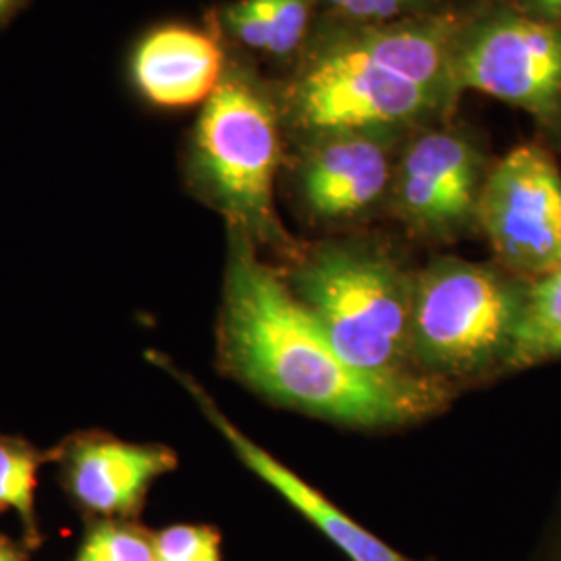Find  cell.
I'll return each instance as SVG.
<instances>
[{
  "instance_id": "7402d4cb",
  "label": "cell",
  "mask_w": 561,
  "mask_h": 561,
  "mask_svg": "<svg viewBox=\"0 0 561 561\" xmlns=\"http://www.w3.org/2000/svg\"><path fill=\"white\" fill-rule=\"evenodd\" d=\"M27 2L30 0H0V27L13 20L23 7H27Z\"/></svg>"
},
{
  "instance_id": "4fadbf2b",
  "label": "cell",
  "mask_w": 561,
  "mask_h": 561,
  "mask_svg": "<svg viewBox=\"0 0 561 561\" xmlns=\"http://www.w3.org/2000/svg\"><path fill=\"white\" fill-rule=\"evenodd\" d=\"M329 20L345 41L389 73L439 94L451 106L458 101L451 88V42L458 27L456 13L437 11L385 23Z\"/></svg>"
},
{
  "instance_id": "44dd1931",
  "label": "cell",
  "mask_w": 561,
  "mask_h": 561,
  "mask_svg": "<svg viewBox=\"0 0 561 561\" xmlns=\"http://www.w3.org/2000/svg\"><path fill=\"white\" fill-rule=\"evenodd\" d=\"M537 561H561V514L560 518L553 524V528L547 537V542H545V549H542Z\"/></svg>"
},
{
  "instance_id": "e0dca14e",
  "label": "cell",
  "mask_w": 561,
  "mask_h": 561,
  "mask_svg": "<svg viewBox=\"0 0 561 561\" xmlns=\"http://www.w3.org/2000/svg\"><path fill=\"white\" fill-rule=\"evenodd\" d=\"M317 4L319 0H271V38L266 57L294 62L314 27Z\"/></svg>"
},
{
  "instance_id": "ffe728a7",
  "label": "cell",
  "mask_w": 561,
  "mask_h": 561,
  "mask_svg": "<svg viewBox=\"0 0 561 561\" xmlns=\"http://www.w3.org/2000/svg\"><path fill=\"white\" fill-rule=\"evenodd\" d=\"M526 13L547 21H561V0H514Z\"/></svg>"
},
{
  "instance_id": "ba28073f",
  "label": "cell",
  "mask_w": 561,
  "mask_h": 561,
  "mask_svg": "<svg viewBox=\"0 0 561 561\" xmlns=\"http://www.w3.org/2000/svg\"><path fill=\"white\" fill-rule=\"evenodd\" d=\"M477 221L507 273L537 280L560 268L561 171L553 154L533 141L493 162Z\"/></svg>"
},
{
  "instance_id": "52a82bcc",
  "label": "cell",
  "mask_w": 561,
  "mask_h": 561,
  "mask_svg": "<svg viewBox=\"0 0 561 561\" xmlns=\"http://www.w3.org/2000/svg\"><path fill=\"white\" fill-rule=\"evenodd\" d=\"M491 162L472 134L447 119L401 144L385 213L424 243H454L479 231V202Z\"/></svg>"
},
{
  "instance_id": "6da1fadb",
  "label": "cell",
  "mask_w": 561,
  "mask_h": 561,
  "mask_svg": "<svg viewBox=\"0 0 561 561\" xmlns=\"http://www.w3.org/2000/svg\"><path fill=\"white\" fill-rule=\"evenodd\" d=\"M217 364L262 400L362 431L437 416L454 391L428 379L385 381L350 366L294 298L279 266L227 227Z\"/></svg>"
},
{
  "instance_id": "d6986e66",
  "label": "cell",
  "mask_w": 561,
  "mask_h": 561,
  "mask_svg": "<svg viewBox=\"0 0 561 561\" xmlns=\"http://www.w3.org/2000/svg\"><path fill=\"white\" fill-rule=\"evenodd\" d=\"M329 18L350 23H385L439 11V0H319Z\"/></svg>"
},
{
  "instance_id": "30bf717a",
  "label": "cell",
  "mask_w": 561,
  "mask_h": 561,
  "mask_svg": "<svg viewBox=\"0 0 561 561\" xmlns=\"http://www.w3.org/2000/svg\"><path fill=\"white\" fill-rule=\"evenodd\" d=\"M148 360L157 364L167 375H171L187 396L194 400L202 416L210 422L221 435L241 463L254 472L262 482H266L277 495L289 503L304 520L312 524L327 541L337 547L350 561H422L414 560L391 545L379 539L375 533L364 528L360 522L345 514L340 505L331 502L324 493L310 482L304 481L289 466L277 460L271 451H266L259 443L252 442L238 424L229 421V416L210 398V393L196 381L192 375L181 370L178 364L167 356L148 352Z\"/></svg>"
},
{
  "instance_id": "8fae6325",
  "label": "cell",
  "mask_w": 561,
  "mask_h": 561,
  "mask_svg": "<svg viewBox=\"0 0 561 561\" xmlns=\"http://www.w3.org/2000/svg\"><path fill=\"white\" fill-rule=\"evenodd\" d=\"M53 456L69 495L106 518L138 514L152 482L178 468L175 451L164 445L119 442L101 433L71 437Z\"/></svg>"
},
{
  "instance_id": "277c9868",
  "label": "cell",
  "mask_w": 561,
  "mask_h": 561,
  "mask_svg": "<svg viewBox=\"0 0 561 561\" xmlns=\"http://www.w3.org/2000/svg\"><path fill=\"white\" fill-rule=\"evenodd\" d=\"M528 280L497 262L439 256L416 271L410 356L449 391L510 373Z\"/></svg>"
},
{
  "instance_id": "ac0fdd59",
  "label": "cell",
  "mask_w": 561,
  "mask_h": 561,
  "mask_svg": "<svg viewBox=\"0 0 561 561\" xmlns=\"http://www.w3.org/2000/svg\"><path fill=\"white\" fill-rule=\"evenodd\" d=\"M157 561H222L221 533L206 524H175L154 535Z\"/></svg>"
},
{
  "instance_id": "3957f363",
  "label": "cell",
  "mask_w": 561,
  "mask_h": 561,
  "mask_svg": "<svg viewBox=\"0 0 561 561\" xmlns=\"http://www.w3.org/2000/svg\"><path fill=\"white\" fill-rule=\"evenodd\" d=\"M285 164V131L275 85L231 53L213 96L202 104L183 154L192 196L227 227L271 252L277 266L294 261L301 243L280 222L275 183Z\"/></svg>"
},
{
  "instance_id": "603a6c76",
  "label": "cell",
  "mask_w": 561,
  "mask_h": 561,
  "mask_svg": "<svg viewBox=\"0 0 561 561\" xmlns=\"http://www.w3.org/2000/svg\"><path fill=\"white\" fill-rule=\"evenodd\" d=\"M0 561H21L20 553L13 547L0 542Z\"/></svg>"
},
{
  "instance_id": "7a4b0ae2",
  "label": "cell",
  "mask_w": 561,
  "mask_h": 561,
  "mask_svg": "<svg viewBox=\"0 0 561 561\" xmlns=\"http://www.w3.org/2000/svg\"><path fill=\"white\" fill-rule=\"evenodd\" d=\"M294 298L343 360L385 381L424 379L412 364L416 271L373 233L345 231L301 243L279 266Z\"/></svg>"
},
{
  "instance_id": "5b68a950",
  "label": "cell",
  "mask_w": 561,
  "mask_h": 561,
  "mask_svg": "<svg viewBox=\"0 0 561 561\" xmlns=\"http://www.w3.org/2000/svg\"><path fill=\"white\" fill-rule=\"evenodd\" d=\"M275 96L291 146L347 134L408 138L451 115L443 96L379 67L331 20L314 23Z\"/></svg>"
},
{
  "instance_id": "8992f818",
  "label": "cell",
  "mask_w": 561,
  "mask_h": 561,
  "mask_svg": "<svg viewBox=\"0 0 561 561\" xmlns=\"http://www.w3.org/2000/svg\"><path fill=\"white\" fill-rule=\"evenodd\" d=\"M451 88L474 90L526 111L561 138V21L535 18L514 0H481L458 15Z\"/></svg>"
},
{
  "instance_id": "2e32d148",
  "label": "cell",
  "mask_w": 561,
  "mask_h": 561,
  "mask_svg": "<svg viewBox=\"0 0 561 561\" xmlns=\"http://www.w3.org/2000/svg\"><path fill=\"white\" fill-rule=\"evenodd\" d=\"M76 561H157L154 535L129 522H96Z\"/></svg>"
},
{
  "instance_id": "9a60e30c",
  "label": "cell",
  "mask_w": 561,
  "mask_h": 561,
  "mask_svg": "<svg viewBox=\"0 0 561 561\" xmlns=\"http://www.w3.org/2000/svg\"><path fill=\"white\" fill-rule=\"evenodd\" d=\"M48 458L53 456H42L23 442L0 437V512H18L32 539L38 537L34 510L36 477L42 461Z\"/></svg>"
},
{
  "instance_id": "5bb4252c",
  "label": "cell",
  "mask_w": 561,
  "mask_h": 561,
  "mask_svg": "<svg viewBox=\"0 0 561 561\" xmlns=\"http://www.w3.org/2000/svg\"><path fill=\"white\" fill-rule=\"evenodd\" d=\"M561 356V266L547 277L528 280L516 329L510 373Z\"/></svg>"
},
{
  "instance_id": "7c38bea8",
  "label": "cell",
  "mask_w": 561,
  "mask_h": 561,
  "mask_svg": "<svg viewBox=\"0 0 561 561\" xmlns=\"http://www.w3.org/2000/svg\"><path fill=\"white\" fill-rule=\"evenodd\" d=\"M227 44L210 25L198 30L167 23L150 30L129 59L136 92L157 108L204 104L217 90L227 65Z\"/></svg>"
},
{
  "instance_id": "9c48e42d",
  "label": "cell",
  "mask_w": 561,
  "mask_h": 561,
  "mask_svg": "<svg viewBox=\"0 0 561 561\" xmlns=\"http://www.w3.org/2000/svg\"><path fill=\"white\" fill-rule=\"evenodd\" d=\"M403 140L347 134L294 144L289 187L301 217L345 233L385 213Z\"/></svg>"
}]
</instances>
